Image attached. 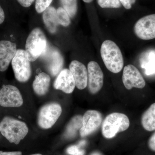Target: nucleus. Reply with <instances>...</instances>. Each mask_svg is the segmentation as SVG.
<instances>
[{"label":"nucleus","mask_w":155,"mask_h":155,"mask_svg":"<svg viewBox=\"0 0 155 155\" xmlns=\"http://www.w3.org/2000/svg\"><path fill=\"white\" fill-rule=\"evenodd\" d=\"M101 54L103 62L111 72L119 73L123 68L124 60L121 50L114 42L106 40L101 48Z\"/></svg>","instance_id":"1"},{"label":"nucleus","mask_w":155,"mask_h":155,"mask_svg":"<svg viewBox=\"0 0 155 155\" xmlns=\"http://www.w3.org/2000/svg\"><path fill=\"white\" fill-rule=\"evenodd\" d=\"M26 124L10 117H5L0 123V132L10 143L18 144L28 133Z\"/></svg>","instance_id":"2"},{"label":"nucleus","mask_w":155,"mask_h":155,"mask_svg":"<svg viewBox=\"0 0 155 155\" xmlns=\"http://www.w3.org/2000/svg\"><path fill=\"white\" fill-rule=\"evenodd\" d=\"M47 41L43 31L39 28L31 31L26 40L25 52L30 62L36 61L41 56L47 47Z\"/></svg>","instance_id":"3"},{"label":"nucleus","mask_w":155,"mask_h":155,"mask_svg":"<svg viewBox=\"0 0 155 155\" xmlns=\"http://www.w3.org/2000/svg\"><path fill=\"white\" fill-rule=\"evenodd\" d=\"M130 121L128 117L122 113H114L109 114L102 125V133L107 139L113 138L117 133L128 129Z\"/></svg>","instance_id":"4"},{"label":"nucleus","mask_w":155,"mask_h":155,"mask_svg":"<svg viewBox=\"0 0 155 155\" xmlns=\"http://www.w3.org/2000/svg\"><path fill=\"white\" fill-rule=\"evenodd\" d=\"M11 64L17 81L25 82L29 80L31 74V67L25 50H17Z\"/></svg>","instance_id":"5"},{"label":"nucleus","mask_w":155,"mask_h":155,"mask_svg":"<svg viewBox=\"0 0 155 155\" xmlns=\"http://www.w3.org/2000/svg\"><path fill=\"white\" fill-rule=\"evenodd\" d=\"M41 57L51 75L56 76L61 72L64 67V59L58 49L47 45Z\"/></svg>","instance_id":"6"},{"label":"nucleus","mask_w":155,"mask_h":155,"mask_svg":"<svg viewBox=\"0 0 155 155\" xmlns=\"http://www.w3.org/2000/svg\"><path fill=\"white\" fill-rule=\"evenodd\" d=\"M62 108L59 104L51 103L42 107L40 110L38 122L39 126L44 129L52 127L61 116Z\"/></svg>","instance_id":"7"},{"label":"nucleus","mask_w":155,"mask_h":155,"mask_svg":"<svg viewBox=\"0 0 155 155\" xmlns=\"http://www.w3.org/2000/svg\"><path fill=\"white\" fill-rule=\"evenodd\" d=\"M23 103L19 90L13 85H3L0 89V106L5 107H18Z\"/></svg>","instance_id":"8"},{"label":"nucleus","mask_w":155,"mask_h":155,"mask_svg":"<svg viewBox=\"0 0 155 155\" xmlns=\"http://www.w3.org/2000/svg\"><path fill=\"white\" fill-rule=\"evenodd\" d=\"M134 31L142 40L155 38V14L147 15L137 20L134 26Z\"/></svg>","instance_id":"9"},{"label":"nucleus","mask_w":155,"mask_h":155,"mask_svg":"<svg viewBox=\"0 0 155 155\" xmlns=\"http://www.w3.org/2000/svg\"><path fill=\"white\" fill-rule=\"evenodd\" d=\"M104 74L99 64L91 61L87 65V86L89 91L95 94L101 89L104 84Z\"/></svg>","instance_id":"10"},{"label":"nucleus","mask_w":155,"mask_h":155,"mask_svg":"<svg viewBox=\"0 0 155 155\" xmlns=\"http://www.w3.org/2000/svg\"><path fill=\"white\" fill-rule=\"evenodd\" d=\"M102 122V116L98 111L89 110L82 118V126L79 132L82 137L91 134L98 129Z\"/></svg>","instance_id":"11"},{"label":"nucleus","mask_w":155,"mask_h":155,"mask_svg":"<svg viewBox=\"0 0 155 155\" xmlns=\"http://www.w3.org/2000/svg\"><path fill=\"white\" fill-rule=\"evenodd\" d=\"M122 81L125 88L128 90L133 87L142 89L146 85L145 81L140 72L136 67L130 64L124 67Z\"/></svg>","instance_id":"12"},{"label":"nucleus","mask_w":155,"mask_h":155,"mask_svg":"<svg viewBox=\"0 0 155 155\" xmlns=\"http://www.w3.org/2000/svg\"><path fill=\"white\" fill-rule=\"evenodd\" d=\"M17 45L9 41H0V71L4 72L16 54Z\"/></svg>","instance_id":"13"},{"label":"nucleus","mask_w":155,"mask_h":155,"mask_svg":"<svg viewBox=\"0 0 155 155\" xmlns=\"http://www.w3.org/2000/svg\"><path fill=\"white\" fill-rule=\"evenodd\" d=\"M75 82L72 72L69 69L61 70L54 82V87L65 93L71 94L75 88Z\"/></svg>","instance_id":"14"},{"label":"nucleus","mask_w":155,"mask_h":155,"mask_svg":"<svg viewBox=\"0 0 155 155\" xmlns=\"http://www.w3.org/2000/svg\"><path fill=\"white\" fill-rule=\"evenodd\" d=\"M69 70L73 75L77 88L84 89L87 85V70L85 66L79 61H73L69 65Z\"/></svg>","instance_id":"15"},{"label":"nucleus","mask_w":155,"mask_h":155,"mask_svg":"<svg viewBox=\"0 0 155 155\" xmlns=\"http://www.w3.org/2000/svg\"><path fill=\"white\" fill-rule=\"evenodd\" d=\"M51 78L49 75L45 72H41L36 75L33 83V88L35 93L38 95H44L48 91Z\"/></svg>","instance_id":"16"},{"label":"nucleus","mask_w":155,"mask_h":155,"mask_svg":"<svg viewBox=\"0 0 155 155\" xmlns=\"http://www.w3.org/2000/svg\"><path fill=\"white\" fill-rule=\"evenodd\" d=\"M42 18L48 31L51 33H55L59 25L57 19V10L55 8L51 6L48 8L43 12Z\"/></svg>","instance_id":"17"},{"label":"nucleus","mask_w":155,"mask_h":155,"mask_svg":"<svg viewBox=\"0 0 155 155\" xmlns=\"http://www.w3.org/2000/svg\"><path fill=\"white\" fill-rule=\"evenodd\" d=\"M141 122L143 127L147 131L155 130V103L151 105L143 114Z\"/></svg>","instance_id":"18"},{"label":"nucleus","mask_w":155,"mask_h":155,"mask_svg":"<svg viewBox=\"0 0 155 155\" xmlns=\"http://www.w3.org/2000/svg\"><path fill=\"white\" fill-rule=\"evenodd\" d=\"M82 116L77 115L71 119L67 125L65 131V136L67 138L74 137L78 131L80 130L82 126Z\"/></svg>","instance_id":"19"},{"label":"nucleus","mask_w":155,"mask_h":155,"mask_svg":"<svg viewBox=\"0 0 155 155\" xmlns=\"http://www.w3.org/2000/svg\"><path fill=\"white\" fill-rule=\"evenodd\" d=\"M63 7L69 17L73 18L75 17L78 11L77 0H60Z\"/></svg>","instance_id":"20"},{"label":"nucleus","mask_w":155,"mask_h":155,"mask_svg":"<svg viewBox=\"0 0 155 155\" xmlns=\"http://www.w3.org/2000/svg\"><path fill=\"white\" fill-rule=\"evenodd\" d=\"M57 19L58 23L60 25L67 27L71 23L70 17L67 11L63 8H58L57 10Z\"/></svg>","instance_id":"21"},{"label":"nucleus","mask_w":155,"mask_h":155,"mask_svg":"<svg viewBox=\"0 0 155 155\" xmlns=\"http://www.w3.org/2000/svg\"><path fill=\"white\" fill-rule=\"evenodd\" d=\"M99 5L103 8H119L121 7L119 0H97Z\"/></svg>","instance_id":"22"},{"label":"nucleus","mask_w":155,"mask_h":155,"mask_svg":"<svg viewBox=\"0 0 155 155\" xmlns=\"http://www.w3.org/2000/svg\"><path fill=\"white\" fill-rule=\"evenodd\" d=\"M53 0H36L35 8L36 12L41 14L50 7Z\"/></svg>","instance_id":"23"},{"label":"nucleus","mask_w":155,"mask_h":155,"mask_svg":"<svg viewBox=\"0 0 155 155\" xmlns=\"http://www.w3.org/2000/svg\"><path fill=\"white\" fill-rule=\"evenodd\" d=\"M67 153L70 155H84V151L81 149L78 145H72L69 147L67 150Z\"/></svg>","instance_id":"24"},{"label":"nucleus","mask_w":155,"mask_h":155,"mask_svg":"<svg viewBox=\"0 0 155 155\" xmlns=\"http://www.w3.org/2000/svg\"><path fill=\"white\" fill-rule=\"evenodd\" d=\"M123 7L126 9H130L132 5L135 4L136 0H119Z\"/></svg>","instance_id":"25"},{"label":"nucleus","mask_w":155,"mask_h":155,"mask_svg":"<svg viewBox=\"0 0 155 155\" xmlns=\"http://www.w3.org/2000/svg\"><path fill=\"white\" fill-rule=\"evenodd\" d=\"M148 145L150 149L155 152V132L149 139Z\"/></svg>","instance_id":"26"},{"label":"nucleus","mask_w":155,"mask_h":155,"mask_svg":"<svg viewBox=\"0 0 155 155\" xmlns=\"http://www.w3.org/2000/svg\"><path fill=\"white\" fill-rule=\"evenodd\" d=\"M17 1L22 7L24 8H28L33 4L35 0H17Z\"/></svg>","instance_id":"27"},{"label":"nucleus","mask_w":155,"mask_h":155,"mask_svg":"<svg viewBox=\"0 0 155 155\" xmlns=\"http://www.w3.org/2000/svg\"><path fill=\"white\" fill-rule=\"evenodd\" d=\"M22 152L20 151L3 152L0 151V155H22Z\"/></svg>","instance_id":"28"},{"label":"nucleus","mask_w":155,"mask_h":155,"mask_svg":"<svg viewBox=\"0 0 155 155\" xmlns=\"http://www.w3.org/2000/svg\"><path fill=\"white\" fill-rule=\"evenodd\" d=\"M5 14L4 10L0 5V25L5 21Z\"/></svg>","instance_id":"29"},{"label":"nucleus","mask_w":155,"mask_h":155,"mask_svg":"<svg viewBox=\"0 0 155 155\" xmlns=\"http://www.w3.org/2000/svg\"><path fill=\"white\" fill-rule=\"evenodd\" d=\"M86 143V142L85 140H81V141L79 143H78V146H79L80 147L83 146H84V145H85Z\"/></svg>","instance_id":"30"},{"label":"nucleus","mask_w":155,"mask_h":155,"mask_svg":"<svg viewBox=\"0 0 155 155\" xmlns=\"http://www.w3.org/2000/svg\"><path fill=\"white\" fill-rule=\"evenodd\" d=\"M90 155H103L101 153L99 152H94L92 153Z\"/></svg>","instance_id":"31"},{"label":"nucleus","mask_w":155,"mask_h":155,"mask_svg":"<svg viewBox=\"0 0 155 155\" xmlns=\"http://www.w3.org/2000/svg\"><path fill=\"white\" fill-rule=\"evenodd\" d=\"M83 1L84 2L87 3H91V2L93 1V0H83Z\"/></svg>","instance_id":"32"},{"label":"nucleus","mask_w":155,"mask_h":155,"mask_svg":"<svg viewBox=\"0 0 155 155\" xmlns=\"http://www.w3.org/2000/svg\"><path fill=\"white\" fill-rule=\"evenodd\" d=\"M31 155H42L41 154H33Z\"/></svg>","instance_id":"33"}]
</instances>
